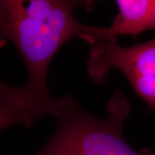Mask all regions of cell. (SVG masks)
Here are the masks:
<instances>
[{"instance_id":"3957f363","label":"cell","mask_w":155,"mask_h":155,"mask_svg":"<svg viewBox=\"0 0 155 155\" xmlns=\"http://www.w3.org/2000/svg\"><path fill=\"white\" fill-rule=\"evenodd\" d=\"M113 68L121 71L136 93L155 108V38L129 48L121 47L116 40L91 44L88 72L93 80L103 82Z\"/></svg>"},{"instance_id":"7a4b0ae2","label":"cell","mask_w":155,"mask_h":155,"mask_svg":"<svg viewBox=\"0 0 155 155\" xmlns=\"http://www.w3.org/2000/svg\"><path fill=\"white\" fill-rule=\"evenodd\" d=\"M107 111L106 119L96 117L72 96H65L55 131L32 155H155L150 149L134 150L124 139L123 124L131 106L119 91L108 101Z\"/></svg>"},{"instance_id":"8992f818","label":"cell","mask_w":155,"mask_h":155,"mask_svg":"<svg viewBox=\"0 0 155 155\" xmlns=\"http://www.w3.org/2000/svg\"><path fill=\"white\" fill-rule=\"evenodd\" d=\"M28 93L25 86L21 88H15L0 80V96L2 97H17Z\"/></svg>"},{"instance_id":"5b68a950","label":"cell","mask_w":155,"mask_h":155,"mask_svg":"<svg viewBox=\"0 0 155 155\" xmlns=\"http://www.w3.org/2000/svg\"><path fill=\"white\" fill-rule=\"evenodd\" d=\"M119 14L114 19L111 28L113 36L138 35L147 31L153 0H117Z\"/></svg>"},{"instance_id":"52a82bcc","label":"cell","mask_w":155,"mask_h":155,"mask_svg":"<svg viewBox=\"0 0 155 155\" xmlns=\"http://www.w3.org/2000/svg\"><path fill=\"white\" fill-rule=\"evenodd\" d=\"M155 30V0H153V4L151 8L148 23H147V31Z\"/></svg>"},{"instance_id":"ba28073f","label":"cell","mask_w":155,"mask_h":155,"mask_svg":"<svg viewBox=\"0 0 155 155\" xmlns=\"http://www.w3.org/2000/svg\"><path fill=\"white\" fill-rule=\"evenodd\" d=\"M7 41H6L5 40H4V39H2V38H0V48L3 47L7 43Z\"/></svg>"},{"instance_id":"6da1fadb","label":"cell","mask_w":155,"mask_h":155,"mask_svg":"<svg viewBox=\"0 0 155 155\" xmlns=\"http://www.w3.org/2000/svg\"><path fill=\"white\" fill-rule=\"evenodd\" d=\"M87 5L70 0H0V38L11 41L28 73L25 87L47 103H55L48 86L50 63L58 50L73 38L93 44L112 40L109 27L91 26L75 19L73 11Z\"/></svg>"},{"instance_id":"277c9868","label":"cell","mask_w":155,"mask_h":155,"mask_svg":"<svg viewBox=\"0 0 155 155\" xmlns=\"http://www.w3.org/2000/svg\"><path fill=\"white\" fill-rule=\"evenodd\" d=\"M63 101L49 104L31 93L17 97L0 96V131L15 125L30 128L44 116L59 118Z\"/></svg>"}]
</instances>
